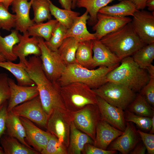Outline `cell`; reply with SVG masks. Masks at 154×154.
<instances>
[{
    "mask_svg": "<svg viewBox=\"0 0 154 154\" xmlns=\"http://www.w3.org/2000/svg\"><path fill=\"white\" fill-rule=\"evenodd\" d=\"M25 68L37 87L43 108L46 114L49 116L56 108L66 110L60 94V86L47 77L42 69L40 56L30 57Z\"/></svg>",
    "mask_w": 154,
    "mask_h": 154,
    "instance_id": "1",
    "label": "cell"
},
{
    "mask_svg": "<svg viewBox=\"0 0 154 154\" xmlns=\"http://www.w3.org/2000/svg\"><path fill=\"white\" fill-rule=\"evenodd\" d=\"M100 41L121 60L133 54L145 45L134 30L131 22L103 37Z\"/></svg>",
    "mask_w": 154,
    "mask_h": 154,
    "instance_id": "2",
    "label": "cell"
},
{
    "mask_svg": "<svg viewBox=\"0 0 154 154\" xmlns=\"http://www.w3.org/2000/svg\"><path fill=\"white\" fill-rule=\"evenodd\" d=\"M120 62L121 65L107 75V82L119 83L135 92H140L149 80L147 70L140 68L130 56L123 58Z\"/></svg>",
    "mask_w": 154,
    "mask_h": 154,
    "instance_id": "3",
    "label": "cell"
},
{
    "mask_svg": "<svg viewBox=\"0 0 154 154\" xmlns=\"http://www.w3.org/2000/svg\"><path fill=\"white\" fill-rule=\"evenodd\" d=\"M118 66L109 67L101 66L96 69H92L77 63L69 64L66 66L57 82L61 86L71 83L78 82L87 85L92 89H96L108 82L107 75Z\"/></svg>",
    "mask_w": 154,
    "mask_h": 154,
    "instance_id": "4",
    "label": "cell"
},
{
    "mask_svg": "<svg viewBox=\"0 0 154 154\" xmlns=\"http://www.w3.org/2000/svg\"><path fill=\"white\" fill-rule=\"evenodd\" d=\"M60 89L65 107L70 112L78 111L89 104H97V96L84 83L73 82L60 86Z\"/></svg>",
    "mask_w": 154,
    "mask_h": 154,
    "instance_id": "5",
    "label": "cell"
},
{
    "mask_svg": "<svg viewBox=\"0 0 154 154\" xmlns=\"http://www.w3.org/2000/svg\"><path fill=\"white\" fill-rule=\"evenodd\" d=\"M92 90L96 96L123 110L127 109L136 95L135 92L127 87L112 82H108Z\"/></svg>",
    "mask_w": 154,
    "mask_h": 154,
    "instance_id": "6",
    "label": "cell"
},
{
    "mask_svg": "<svg viewBox=\"0 0 154 154\" xmlns=\"http://www.w3.org/2000/svg\"><path fill=\"white\" fill-rule=\"evenodd\" d=\"M72 121L70 112L66 109L56 108L49 115L46 129L47 132L56 137L67 147Z\"/></svg>",
    "mask_w": 154,
    "mask_h": 154,
    "instance_id": "7",
    "label": "cell"
},
{
    "mask_svg": "<svg viewBox=\"0 0 154 154\" xmlns=\"http://www.w3.org/2000/svg\"><path fill=\"white\" fill-rule=\"evenodd\" d=\"M70 112L76 127L89 136L94 142L97 125L102 118L97 105L89 104L80 110Z\"/></svg>",
    "mask_w": 154,
    "mask_h": 154,
    "instance_id": "8",
    "label": "cell"
},
{
    "mask_svg": "<svg viewBox=\"0 0 154 154\" xmlns=\"http://www.w3.org/2000/svg\"><path fill=\"white\" fill-rule=\"evenodd\" d=\"M38 38L41 52L40 57L43 70L49 80L53 82H56L61 76L66 66L57 51L51 50L43 38Z\"/></svg>",
    "mask_w": 154,
    "mask_h": 154,
    "instance_id": "9",
    "label": "cell"
},
{
    "mask_svg": "<svg viewBox=\"0 0 154 154\" xmlns=\"http://www.w3.org/2000/svg\"><path fill=\"white\" fill-rule=\"evenodd\" d=\"M11 111L16 115L26 118L46 128L49 116L44 110L39 95L16 106Z\"/></svg>",
    "mask_w": 154,
    "mask_h": 154,
    "instance_id": "10",
    "label": "cell"
},
{
    "mask_svg": "<svg viewBox=\"0 0 154 154\" xmlns=\"http://www.w3.org/2000/svg\"><path fill=\"white\" fill-rule=\"evenodd\" d=\"M131 22L139 37L145 44L154 43V13L143 10H137Z\"/></svg>",
    "mask_w": 154,
    "mask_h": 154,
    "instance_id": "11",
    "label": "cell"
},
{
    "mask_svg": "<svg viewBox=\"0 0 154 154\" xmlns=\"http://www.w3.org/2000/svg\"><path fill=\"white\" fill-rule=\"evenodd\" d=\"M97 21L94 25L96 40H100L105 35L114 32L131 22L132 19L126 17H120L98 13Z\"/></svg>",
    "mask_w": 154,
    "mask_h": 154,
    "instance_id": "12",
    "label": "cell"
},
{
    "mask_svg": "<svg viewBox=\"0 0 154 154\" xmlns=\"http://www.w3.org/2000/svg\"><path fill=\"white\" fill-rule=\"evenodd\" d=\"M141 141L140 136L132 123L126 122V127L123 134L112 141L107 150L118 151L122 154H129Z\"/></svg>",
    "mask_w": 154,
    "mask_h": 154,
    "instance_id": "13",
    "label": "cell"
},
{
    "mask_svg": "<svg viewBox=\"0 0 154 154\" xmlns=\"http://www.w3.org/2000/svg\"><path fill=\"white\" fill-rule=\"evenodd\" d=\"M8 82L10 97L7 106V112L16 106L30 100L39 95L37 86H22L16 84L14 80L9 78Z\"/></svg>",
    "mask_w": 154,
    "mask_h": 154,
    "instance_id": "14",
    "label": "cell"
},
{
    "mask_svg": "<svg viewBox=\"0 0 154 154\" xmlns=\"http://www.w3.org/2000/svg\"><path fill=\"white\" fill-rule=\"evenodd\" d=\"M97 104L102 118L113 127L123 132L126 123L123 110L110 104L97 96Z\"/></svg>",
    "mask_w": 154,
    "mask_h": 154,
    "instance_id": "15",
    "label": "cell"
},
{
    "mask_svg": "<svg viewBox=\"0 0 154 154\" xmlns=\"http://www.w3.org/2000/svg\"><path fill=\"white\" fill-rule=\"evenodd\" d=\"M19 118L25 129L26 142L40 153L45 148L50 134L40 129L26 118L19 116Z\"/></svg>",
    "mask_w": 154,
    "mask_h": 154,
    "instance_id": "16",
    "label": "cell"
},
{
    "mask_svg": "<svg viewBox=\"0 0 154 154\" xmlns=\"http://www.w3.org/2000/svg\"><path fill=\"white\" fill-rule=\"evenodd\" d=\"M18 35L19 42L13 48V52L19 59V63L24 66L27 62L26 57L29 55L40 56L41 52L38 37L29 36L27 32Z\"/></svg>",
    "mask_w": 154,
    "mask_h": 154,
    "instance_id": "17",
    "label": "cell"
},
{
    "mask_svg": "<svg viewBox=\"0 0 154 154\" xmlns=\"http://www.w3.org/2000/svg\"><path fill=\"white\" fill-rule=\"evenodd\" d=\"M32 0H15L11 5L16 16L15 29L23 34L27 32L28 29L35 23L29 15Z\"/></svg>",
    "mask_w": 154,
    "mask_h": 154,
    "instance_id": "18",
    "label": "cell"
},
{
    "mask_svg": "<svg viewBox=\"0 0 154 154\" xmlns=\"http://www.w3.org/2000/svg\"><path fill=\"white\" fill-rule=\"evenodd\" d=\"M93 40V68L101 66L109 67L119 65L121 60L115 54L99 40Z\"/></svg>",
    "mask_w": 154,
    "mask_h": 154,
    "instance_id": "19",
    "label": "cell"
},
{
    "mask_svg": "<svg viewBox=\"0 0 154 154\" xmlns=\"http://www.w3.org/2000/svg\"><path fill=\"white\" fill-rule=\"evenodd\" d=\"M123 132L113 127L102 118L96 127L95 141L93 145L107 150L109 145Z\"/></svg>",
    "mask_w": 154,
    "mask_h": 154,
    "instance_id": "20",
    "label": "cell"
},
{
    "mask_svg": "<svg viewBox=\"0 0 154 154\" xmlns=\"http://www.w3.org/2000/svg\"><path fill=\"white\" fill-rule=\"evenodd\" d=\"M86 11L82 15L77 17L71 27L68 29L65 38L71 37L79 42L96 39L94 33H90L87 29V21L90 18Z\"/></svg>",
    "mask_w": 154,
    "mask_h": 154,
    "instance_id": "21",
    "label": "cell"
},
{
    "mask_svg": "<svg viewBox=\"0 0 154 154\" xmlns=\"http://www.w3.org/2000/svg\"><path fill=\"white\" fill-rule=\"evenodd\" d=\"M94 141L87 134L81 131L71 122L69 143L67 147L68 154H80L86 143L93 145Z\"/></svg>",
    "mask_w": 154,
    "mask_h": 154,
    "instance_id": "22",
    "label": "cell"
},
{
    "mask_svg": "<svg viewBox=\"0 0 154 154\" xmlns=\"http://www.w3.org/2000/svg\"><path fill=\"white\" fill-rule=\"evenodd\" d=\"M6 126L7 135L17 139L29 148L33 149L26 142L25 129L19 117L14 114L11 111L7 112Z\"/></svg>",
    "mask_w": 154,
    "mask_h": 154,
    "instance_id": "23",
    "label": "cell"
},
{
    "mask_svg": "<svg viewBox=\"0 0 154 154\" xmlns=\"http://www.w3.org/2000/svg\"><path fill=\"white\" fill-rule=\"evenodd\" d=\"M0 143L5 154H38L34 149L29 148L17 139L8 135H3Z\"/></svg>",
    "mask_w": 154,
    "mask_h": 154,
    "instance_id": "24",
    "label": "cell"
},
{
    "mask_svg": "<svg viewBox=\"0 0 154 154\" xmlns=\"http://www.w3.org/2000/svg\"><path fill=\"white\" fill-rule=\"evenodd\" d=\"M138 10L131 0H122L118 3L111 6H106L98 12L113 16L124 17L133 16Z\"/></svg>",
    "mask_w": 154,
    "mask_h": 154,
    "instance_id": "25",
    "label": "cell"
},
{
    "mask_svg": "<svg viewBox=\"0 0 154 154\" xmlns=\"http://www.w3.org/2000/svg\"><path fill=\"white\" fill-rule=\"evenodd\" d=\"M0 67L11 73L16 78L18 85L31 86L35 85L23 64L20 63L15 64L12 61L6 60L0 61Z\"/></svg>",
    "mask_w": 154,
    "mask_h": 154,
    "instance_id": "26",
    "label": "cell"
},
{
    "mask_svg": "<svg viewBox=\"0 0 154 154\" xmlns=\"http://www.w3.org/2000/svg\"><path fill=\"white\" fill-rule=\"evenodd\" d=\"M11 31L10 34L4 37L0 32V56L6 60L12 62L18 58L13 49V46L19 43V39L18 31L15 29Z\"/></svg>",
    "mask_w": 154,
    "mask_h": 154,
    "instance_id": "27",
    "label": "cell"
},
{
    "mask_svg": "<svg viewBox=\"0 0 154 154\" xmlns=\"http://www.w3.org/2000/svg\"><path fill=\"white\" fill-rule=\"evenodd\" d=\"M79 42L74 38H65L57 51L66 65L76 63L75 55Z\"/></svg>",
    "mask_w": 154,
    "mask_h": 154,
    "instance_id": "28",
    "label": "cell"
},
{
    "mask_svg": "<svg viewBox=\"0 0 154 154\" xmlns=\"http://www.w3.org/2000/svg\"><path fill=\"white\" fill-rule=\"evenodd\" d=\"M93 40L79 42L75 55L76 63L89 69L93 68Z\"/></svg>",
    "mask_w": 154,
    "mask_h": 154,
    "instance_id": "29",
    "label": "cell"
},
{
    "mask_svg": "<svg viewBox=\"0 0 154 154\" xmlns=\"http://www.w3.org/2000/svg\"><path fill=\"white\" fill-rule=\"evenodd\" d=\"M58 22L56 19H50L44 23H35L28 29V34L30 36L41 38L47 41Z\"/></svg>",
    "mask_w": 154,
    "mask_h": 154,
    "instance_id": "30",
    "label": "cell"
},
{
    "mask_svg": "<svg viewBox=\"0 0 154 154\" xmlns=\"http://www.w3.org/2000/svg\"><path fill=\"white\" fill-rule=\"evenodd\" d=\"M114 0H77L76 5L78 7L86 9L90 16L89 24L90 25H94L97 22V15L99 10Z\"/></svg>",
    "mask_w": 154,
    "mask_h": 154,
    "instance_id": "31",
    "label": "cell"
},
{
    "mask_svg": "<svg viewBox=\"0 0 154 154\" xmlns=\"http://www.w3.org/2000/svg\"><path fill=\"white\" fill-rule=\"evenodd\" d=\"M50 9L51 15L58 21L68 29L69 28L76 18L80 15L79 12L66 9L60 8L50 1Z\"/></svg>",
    "mask_w": 154,
    "mask_h": 154,
    "instance_id": "32",
    "label": "cell"
},
{
    "mask_svg": "<svg viewBox=\"0 0 154 154\" xmlns=\"http://www.w3.org/2000/svg\"><path fill=\"white\" fill-rule=\"evenodd\" d=\"M135 114L152 118L154 115V109L145 98L140 93L136 95L127 109Z\"/></svg>",
    "mask_w": 154,
    "mask_h": 154,
    "instance_id": "33",
    "label": "cell"
},
{
    "mask_svg": "<svg viewBox=\"0 0 154 154\" xmlns=\"http://www.w3.org/2000/svg\"><path fill=\"white\" fill-rule=\"evenodd\" d=\"M134 61L142 68L147 70L154 59V43L146 44L133 54Z\"/></svg>",
    "mask_w": 154,
    "mask_h": 154,
    "instance_id": "34",
    "label": "cell"
},
{
    "mask_svg": "<svg viewBox=\"0 0 154 154\" xmlns=\"http://www.w3.org/2000/svg\"><path fill=\"white\" fill-rule=\"evenodd\" d=\"M50 0H33L31 7L34 17L33 19L35 23L43 22L51 19L50 9Z\"/></svg>",
    "mask_w": 154,
    "mask_h": 154,
    "instance_id": "35",
    "label": "cell"
},
{
    "mask_svg": "<svg viewBox=\"0 0 154 154\" xmlns=\"http://www.w3.org/2000/svg\"><path fill=\"white\" fill-rule=\"evenodd\" d=\"M68 29L58 22L49 40L45 42L52 50L57 51L62 44L66 33Z\"/></svg>",
    "mask_w": 154,
    "mask_h": 154,
    "instance_id": "36",
    "label": "cell"
},
{
    "mask_svg": "<svg viewBox=\"0 0 154 154\" xmlns=\"http://www.w3.org/2000/svg\"><path fill=\"white\" fill-rule=\"evenodd\" d=\"M124 112V118L126 122L133 123L141 129L149 131L152 125L151 118L137 115L127 109Z\"/></svg>",
    "mask_w": 154,
    "mask_h": 154,
    "instance_id": "37",
    "label": "cell"
},
{
    "mask_svg": "<svg viewBox=\"0 0 154 154\" xmlns=\"http://www.w3.org/2000/svg\"><path fill=\"white\" fill-rule=\"evenodd\" d=\"M42 154H68L67 147L57 138L50 134L45 148Z\"/></svg>",
    "mask_w": 154,
    "mask_h": 154,
    "instance_id": "38",
    "label": "cell"
},
{
    "mask_svg": "<svg viewBox=\"0 0 154 154\" xmlns=\"http://www.w3.org/2000/svg\"><path fill=\"white\" fill-rule=\"evenodd\" d=\"M16 16L10 13L1 3H0V29L9 31L15 28Z\"/></svg>",
    "mask_w": 154,
    "mask_h": 154,
    "instance_id": "39",
    "label": "cell"
},
{
    "mask_svg": "<svg viewBox=\"0 0 154 154\" xmlns=\"http://www.w3.org/2000/svg\"><path fill=\"white\" fill-rule=\"evenodd\" d=\"M7 74L0 73V106L9 100L10 97V90L8 82Z\"/></svg>",
    "mask_w": 154,
    "mask_h": 154,
    "instance_id": "40",
    "label": "cell"
},
{
    "mask_svg": "<svg viewBox=\"0 0 154 154\" xmlns=\"http://www.w3.org/2000/svg\"><path fill=\"white\" fill-rule=\"evenodd\" d=\"M149 80L140 92V94L144 96L149 104L154 106V76H149Z\"/></svg>",
    "mask_w": 154,
    "mask_h": 154,
    "instance_id": "41",
    "label": "cell"
},
{
    "mask_svg": "<svg viewBox=\"0 0 154 154\" xmlns=\"http://www.w3.org/2000/svg\"><path fill=\"white\" fill-rule=\"evenodd\" d=\"M141 140L146 148L148 154H154V135L147 133L139 129L137 130Z\"/></svg>",
    "mask_w": 154,
    "mask_h": 154,
    "instance_id": "42",
    "label": "cell"
},
{
    "mask_svg": "<svg viewBox=\"0 0 154 154\" xmlns=\"http://www.w3.org/2000/svg\"><path fill=\"white\" fill-rule=\"evenodd\" d=\"M117 153V151L103 149L88 143L85 145L82 152L84 154H114Z\"/></svg>",
    "mask_w": 154,
    "mask_h": 154,
    "instance_id": "43",
    "label": "cell"
},
{
    "mask_svg": "<svg viewBox=\"0 0 154 154\" xmlns=\"http://www.w3.org/2000/svg\"><path fill=\"white\" fill-rule=\"evenodd\" d=\"M7 101L0 106V139L6 130V121L7 113ZM0 149H3L0 145Z\"/></svg>",
    "mask_w": 154,
    "mask_h": 154,
    "instance_id": "44",
    "label": "cell"
},
{
    "mask_svg": "<svg viewBox=\"0 0 154 154\" xmlns=\"http://www.w3.org/2000/svg\"><path fill=\"white\" fill-rule=\"evenodd\" d=\"M146 148L143 143L141 141L138 143L134 148L130 152V154H145Z\"/></svg>",
    "mask_w": 154,
    "mask_h": 154,
    "instance_id": "45",
    "label": "cell"
},
{
    "mask_svg": "<svg viewBox=\"0 0 154 154\" xmlns=\"http://www.w3.org/2000/svg\"><path fill=\"white\" fill-rule=\"evenodd\" d=\"M138 10H143L147 0H131Z\"/></svg>",
    "mask_w": 154,
    "mask_h": 154,
    "instance_id": "46",
    "label": "cell"
},
{
    "mask_svg": "<svg viewBox=\"0 0 154 154\" xmlns=\"http://www.w3.org/2000/svg\"><path fill=\"white\" fill-rule=\"evenodd\" d=\"M58 1L63 9L69 10H71L72 0H58Z\"/></svg>",
    "mask_w": 154,
    "mask_h": 154,
    "instance_id": "47",
    "label": "cell"
},
{
    "mask_svg": "<svg viewBox=\"0 0 154 154\" xmlns=\"http://www.w3.org/2000/svg\"><path fill=\"white\" fill-rule=\"evenodd\" d=\"M147 7L148 10L151 11H154V0H147L146 3V7Z\"/></svg>",
    "mask_w": 154,
    "mask_h": 154,
    "instance_id": "48",
    "label": "cell"
},
{
    "mask_svg": "<svg viewBox=\"0 0 154 154\" xmlns=\"http://www.w3.org/2000/svg\"><path fill=\"white\" fill-rule=\"evenodd\" d=\"M15 0H0V3H2L3 5L8 9L9 7L11 5Z\"/></svg>",
    "mask_w": 154,
    "mask_h": 154,
    "instance_id": "49",
    "label": "cell"
},
{
    "mask_svg": "<svg viewBox=\"0 0 154 154\" xmlns=\"http://www.w3.org/2000/svg\"><path fill=\"white\" fill-rule=\"evenodd\" d=\"M152 125L151 129L149 131V133L153 134L154 133V115L151 118Z\"/></svg>",
    "mask_w": 154,
    "mask_h": 154,
    "instance_id": "50",
    "label": "cell"
},
{
    "mask_svg": "<svg viewBox=\"0 0 154 154\" xmlns=\"http://www.w3.org/2000/svg\"><path fill=\"white\" fill-rule=\"evenodd\" d=\"M77 0H72V9H74L76 7V4Z\"/></svg>",
    "mask_w": 154,
    "mask_h": 154,
    "instance_id": "51",
    "label": "cell"
},
{
    "mask_svg": "<svg viewBox=\"0 0 154 154\" xmlns=\"http://www.w3.org/2000/svg\"><path fill=\"white\" fill-rule=\"evenodd\" d=\"M6 60L4 58L0 56V61H4Z\"/></svg>",
    "mask_w": 154,
    "mask_h": 154,
    "instance_id": "52",
    "label": "cell"
},
{
    "mask_svg": "<svg viewBox=\"0 0 154 154\" xmlns=\"http://www.w3.org/2000/svg\"><path fill=\"white\" fill-rule=\"evenodd\" d=\"M0 154H5L3 150L0 149Z\"/></svg>",
    "mask_w": 154,
    "mask_h": 154,
    "instance_id": "53",
    "label": "cell"
}]
</instances>
